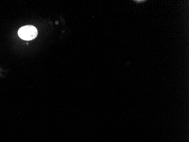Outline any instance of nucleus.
I'll use <instances>...</instances> for the list:
<instances>
[{
  "label": "nucleus",
  "mask_w": 189,
  "mask_h": 142,
  "mask_svg": "<svg viewBox=\"0 0 189 142\" xmlns=\"http://www.w3.org/2000/svg\"><path fill=\"white\" fill-rule=\"evenodd\" d=\"M18 35L25 41L34 39L38 35V30L32 25H27L21 28L18 31Z\"/></svg>",
  "instance_id": "1"
}]
</instances>
